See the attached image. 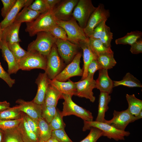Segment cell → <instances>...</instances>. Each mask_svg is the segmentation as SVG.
I'll list each match as a JSON object with an SVG mask.
<instances>
[{
  "label": "cell",
  "instance_id": "ba28073f",
  "mask_svg": "<svg viewBox=\"0 0 142 142\" xmlns=\"http://www.w3.org/2000/svg\"><path fill=\"white\" fill-rule=\"evenodd\" d=\"M29 52L28 55L18 61L20 69L30 70L40 69L45 71L47 66L46 57L37 52Z\"/></svg>",
  "mask_w": 142,
  "mask_h": 142
},
{
  "label": "cell",
  "instance_id": "6f0895ef",
  "mask_svg": "<svg viewBox=\"0 0 142 142\" xmlns=\"http://www.w3.org/2000/svg\"><path fill=\"white\" fill-rule=\"evenodd\" d=\"M45 142L43 141V142Z\"/></svg>",
  "mask_w": 142,
  "mask_h": 142
},
{
  "label": "cell",
  "instance_id": "7a4b0ae2",
  "mask_svg": "<svg viewBox=\"0 0 142 142\" xmlns=\"http://www.w3.org/2000/svg\"><path fill=\"white\" fill-rule=\"evenodd\" d=\"M36 39L28 45L27 51L35 52L47 57L57 39L49 32H42L38 33Z\"/></svg>",
  "mask_w": 142,
  "mask_h": 142
},
{
  "label": "cell",
  "instance_id": "e575fe53",
  "mask_svg": "<svg viewBox=\"0 0 142 142\" xmlns=\"http://www.w3.org/2000/svg\"><path fill=\"white\" fill-rule=\"evenodd\" d=\"M7 45L9 48L18 62L29 53V52L26 51L20 46L19 43Z\"/></svg>",
  "mask_w": 142,
  "mask_h": 142
},
{
  "label": "cell",
  "instance_id": "db71d44e",
  "mask_svg": "<svg viewBox=\"0 0 142 142\" xmlns=\"http://www.w3.org/2000/svg\"><path fill=\"white\" fill-rule=\"evenodd\" d=\"M2 29L0 24V50L1 49V43L2 41Z\"/></svg>",
  "mask_w": 142,
  "mask_h": 142
},
{
  "label": "cell",
  "instance_id": "60d3db41",
  "mask_svg": "<svg viewBox=\"0 0 142 142\" xmlns=\"http://www.w3.org/2000/svg\"><path fill=\"white\" fill-rule=\"evenodd\" d=\"M49 32L57 39L68 40L66 32L57 24L53 27Z\"/></svg>",
  "mask_w": 142,
  "mask_h": 142
},
{
  "label": "cell",
  "instance_id": "83f0119b",
  "mask_svg": "<svg viewBox=\"0 0 142 142\" xmlns=\"http://www.w3.org/2000/svg\"><path fill=\"white\" fill-rule=\"evenodd\" d=\"M126 97L128 105L127 109L132 115L136 116L142 111V100L137 98L134 94H126Z\"/></svg>",
  "mask_w": 142,
  "mask_h": 142
},
{
  "label": "cell",
  "instance_id": "4dcf8cb0",
  "mask_svg": "<svg viewBox=\"0 0 142 142\" xmlns=\"http://www.w3.org/2000/svg\"><path fill=\"white\" fill-rule=\"evenodd\" d=\"M142 32L139 31L128 33L124 36L115 40L116 44H129L130 45L139 39L141 38Z\"/></svg>",
  "mask_w": 142,
  "mask_h": 142
},
{
  "label": "cell",
  "instance_id": "11a10c76",
  "mask_svg": "<svg viewBox=\"0 0 142 142\" xmlns=\"http://www.w3.org/2000/svg\"><path fill=\"white\" fill-rule=\"evenodd\" d=\"M45 142H59L55 138L51 137Z\"/></svg>",
  "mask_w": 142,
  "mask_h": 142
},
{
  "label": "cell",
  "instance_id": "4316f807",
  "mask_svg": "<svg viewBox=\"0 0 142 142\" xmlns=\"http://www.w3.org/2000/svg\"><path fill=\"white\" fill-rule=\"evenodd\" d=\"M113 87L123 86L129 88L142 87L140 82L129 72L127 73L123 79L120 81H114Z\"/></svg>",
  "mask_w": 142,
  "mask_h": 142
},
{
  "label": "cell",
  "instance_id": "6da1fadb",
  "mask_svg": "<svg viewBox=\"0 0 142 142\" xmlns=\"http://www.w3.org/2000/svg\"><path fill=\"white\" fill-rule=\"evenodd\" d=\"M53 10H49L41 14L31 22L26 23L25 31L30 36H33L40 32H49L53 27L57 24V19L54 14Z\"/></svg>",
  "mask_w": 142,
  "mask_h": 142
},
{
  "label": "cell",
  "instance_id": "9f6ffc18",
  "mask_svg": "<svg viewBox=\"0 0 142 142\" xmlns=\"http://www.w3.org/2000/svg\"><path fill=\"white\" fill-rule=\"evenodd\" d=\"M142 111H141L136 116H135V120H137L142 118Z\"/></svg>",
  "mask_w": 142,
  "mask_h": 142
},
{
  "label": "cell",
  "instance_id": "d590c367",
  "mask_svg": "<svg viewBox=\"0 0 142 142\" xmlns=\"http://www.w3.org/2000/svg\"><path fill=\"white\" fill-rule=\"evenodd\" d=\"M42 107V118L49 124L56 113V107L47 106L43 104Z\"/></svg>",
  "mask_w": 142,
  "mask_h": 142
},
{
  "label": "cell",
  "instance_id": "ffe728a7",
  "mask_svg": "<svg viewBox=\"0 0 142 142\" xmlns=\"http://www.w3.org/2000/svg\"><path fill=\"white\" fill-rule=\"evenodd\" d=\"M78 46L82 49L83 51V73L81 80H83L88 76V68L91 62L94 59H97V56L91 49L89 43V39L87 41L80 42Z\"/></svg>",
  "mask_w": 142,
  "mask_h": 142
},
{
  "label": "cell",
  "instance_id": "484cf974",
  "mask_svg": "<svg viewBox=\"0 0 142 142\" xmlns=\"http://www.w3.org/2000/svg\"><path fill=\"white\" fill-rule=\"evenodd\" d=\"M62 94L49 84L46 93L43 104L46 106L56 107L58 100L62 98Z\"/></svg>",
  "mask_w": 142,
  "mask_h": 142
},
{
  "label": "cell",
  "instance_id": "f6af8a7d",
  "mask_svg": "<svg viewBox=\"0 0 142 142\" xmlns=\"http://www.w3.org/2000/svg\"><path fill=\"white\" fill-rule=\"evenodd\" d=\"M24 116L27 122L29 128L38 138L39 129L38 122L25 114H24Z\"/></svg>",
  "mask_w": 142,
  "mask_h": 142
},
{
  "label": "cell",
  "instance_id": "f5cc1de1",
  "mask_svg": "<svg viewBox=\"0 0 142 142\" xmlns=\"http://www.w3.org/2000/svg\"><path fill=\"white\" fill-rule=\"evenodd\" d=\"M4 133V131L0 129V142H2Z\"/></svg>",
  "mask_w": 142,
  "mask_h": 142
},
{
  "label": "cell",
  "instance_id": "bcb514c9",
  "mask_svg": "<svg viewBox=\"0 0 142 142\" xmlns=\"http://www.w3.org/2000/svg\"><path fill=\"white\" fill-rule=\"evenodd\" d=\"M0 78L4 80L10 88L15 83V80L12 78L10 75L5 71L0 62Z\"/></svg>",
  "mask_w": 142,
  "mask_h": 142
},
{
  "label": "cell",
  "instance_id": "cb8c5ba5",
  "mask_svg": "<svg viewBox=\"0 0 142 142\" xmlns=\"http://www.w3.org/2000/svg\"><path fill=\"white\" fill-rule=\"evenodd\" d=\"M24 142H38L37 136L31 130L23 116V119L17 127Z\"/></svg>",
  "mask_w": 142,
  "mask_h": 142
},
{
  "label": "cell",
  "instance_id": "d6a6232c",
  "mask_svg": "<svg viewBox=\"0 0 142 142\" xmlns=\"http://www.w3.org/2000/svg\"><path fill=\"white\" fill-rule=\"evenodd\" d=\"M18 109L17 106L0 112V120H13L22 118L24 115Z\"/></svg>",
  "mask_w": 142,
  "mask_h": 142
},
{
  "label": "cell",
  "instance_id": "1f68e13d",
  "mask_svg": "<svg viewBox=\"0 0 142 142\" xmlns=\"http://www.w3.org/2000/svg\"><path fill=\"white\" fill-rule=\"evenodd\" d=\"M89 44L93 52L97 56L104 53H113L111 48L106 47L99 39L89 38Z\"/></svg>",
  "mask_w": 142,
  "mask_h": 142
},
{
  "label": "cell",
  "instance_id": "f907efd6",
  "mask_svg": "<svg viewBox=\"0 0 142 142\" xmlns=\"http://www.w3.org/2000/svg\"><path fill=\"white\" fill-rule=\"evenodd\" d=\"M49 10H52L57 4L59 3L61 1L60 0H45Z\"/></svg>",
  "mask_w": 142,
  "mask_h": 142
},
{
  "label": "cell",
  "instance_id": "74e56055",
  "mask_svg": "<svg viewBox=\"0 0 142 142\" xmlns=\"http://www.w3.org/2000/svg\"><path fill=\"white\" fill-rule=\"evenodd\" d=\"M88 136L80 142H96L101 136H103V131L97 128L92 127Z\"/></svg>",
  "mask_w": 142,
  "mask_h": 142
},
{
  "label": "cell",
  "instance_id": "f35d334b",
  "mask_svg": "<svg viewBox=\"0 0 142 142\" xmlns=\"http://www.w3.org/2000/svg\"><path fill=\"white\" fill-rule=\"evenodd\" d=\"M28 7L40 14L44 13L49 10L45 0H36L33 1Z\"/></svg>",
  "mask_w": 142,
  "mask_h": 142
},
{
  "label": "cell",
  "instance_id": "f546056e",
  "mask_svg": "<svg viewBox=\"0 0 142 142\" xmlns=\"http://www.w3.org/2000/svg\"><path fill=\"white\" fill-rule=\"evenodd\" d=\"M39 129V142H45L51 137L52 130L49 124L42 118L38 121Z\"/></svg>",
  "mask_w": 142,
  "mask_h": 142
},
{
  "label": "cell",
  "instance_id": "836d02e7",
  "mask_svg": "<svg viewBox=\"0 0 142 142\" xmlns=\"http://www.w3.org/2000/svg\"><path fill=\"white\" fill-rule=\"evenodd\" d=\"M2 142H24L17 128L4 131Z\"/></svg>",
  "mask_w": 142,
  "mask_h": 142
},
{
  "label": "cell",
  "instance_id": "4fadbf2b",
  "mask_svg": "<svg viewBox=\"0 0 142 142\" xmlns=\"http://www.w3.org/2000/svg\"><path fill=\"white\" fill-rule=\"evenodd\" d=\"M75 83L77 89L76 96L84 98L93 103L95 97L93 90L95 88V80L93 77L87 76L85 79Z\"/></svg>",
  "mask_w": 142,
  "mask_h": 142
},
{
  "label": "cell",
  "instance_id": "816d5d0a",
  "mask_svg": "<svg viewBox=\"0 0 142 142\" xmlns=\"http://www.w3.org/2000/svg\"><path fill=\"white\" fill-rule=\"evenodd\" d=\"M10 104L6 101L0 102V112L9 108Z\"/></svg>",
  "mask_w": 142,
  "mask_h": 142
},
{
  "label": "cell",
  "instance_id": "7402d4cb",
  "mask_svg": "<svg viewBox=\"0 0 142 142\" xmlns=\"http://www.w3.org/2000/svg\"><path fill=\"white\" fill-rule=\"evenodd\" d=\"M67 82H60L53 79H48L49 84L62 94L68 95L72 97L76 95L77 89L75 83L70 79Z\"/></svg>",
  "mask_w": 142,
  "mask_h": 142
},
{
  "label": "cell",
  "instance_id": "f1b7e54d",
  "mask_svg": "<svg viewBox=\"0 0 142 142\" xmlns=\"http://www.w3.org/2000/svg\"><path fill=\"white\" fill-rule=\"evenodd\" d=\"M97 60L102 69H111L116 63L114 57V52L101 54L97 56Z\"/></svg>",
  "mask_w": 142,
  "mask_h": 142
},
{
  "label": "cell",
  "instance_id": "ac0fdd59",
  "mask_svg": "<svg viewBox=\"0 0 142 142\" xmlns=\"http://www.w3.org/2000/svg\"><path fill=\"white\" fill-rule=\"evenodd\" d=\"M1 49L2 56L7 63L8 73L9 75L16 73L20 69L18 62L9 48L6 43L2 40Z\"/></svg>",
  "mask_w": 142,
  "mask_h": 142
},
{
  "label": "cell",
  "instance_id": "7c38bea8",
  "mask_svg": "<svg viewBox=\"0 0 142 142\" xmlns=\"http://www.w3.org/2000/svg\"><path fill=\"white\" fill-rule=\"evenodd\" d=\"M59 55L67 63L71 62L78 53L79 46L68 40L57 39L55 43Z\"/></svg>",
  "mask_w": 142,
  "mask_h": 142
},
{
  "label": "cell",
  "instance_id": "3957f363",
  "mask_svg": "<svg viewBox=\"0 0 142 142\" xmlns=\"http://www.w3.org/2000/svg\"><path fill=\"white\" fill-rule=\"evenodd\" d=\"M83 131L89 130L92 127L97 128L103 133V136L116 141L124 140L125 137L129 136L130 133L128 131H122L117 129L113 126L103 122L84 120Z\"/></svg>",
  "mask_w": 142,
  "mask_h": 142
},
{
  "label": "cell",
  "instance_id": "ab89813d",
  "mask_svg": "<svg viewBox=\"0 0 142 142\" xmlns=\"http://www.w3.org/2000/svg\"><path fill=\"white\" fill-rule=\"evenodd\" d=\"M113 39V33L111 32L110 27L106 25L99 39L106 47L111 48Z\"/></svg>",
  "mask_w": 142,
  "mask_h": 142
},
{
  "label": "cell",
  "instance_id": "8fae6325",
  "mask_svg": "<svg viewBox=\"0 0 142 142\" xmlns=\"http://www.w3.org/2000/svg\"><path fill=\"white\" fill-rule=\"evenodd\" d=\"M113 117L109 120H106L104 122L119 130L125 131L129 123L135 121V117L132 115L128 109L121 111L114 110Z\"/></svg>",
  "mask_w": 142,
  "mask_h": 142
},
{
  "label": "cell",
  "instance_id": "7bdbcfd3",
  "mask_svg": "<svg viewBox=\"0 0 142 142\" xmlns=\"http://www.w3.org/2000/svg\"><path fill=\"white\" fill-rule=\"evenodd\" d=\"M51 137L59 142H73L66 134L64 129L52 130Z\"/></svg>",
  "mask_w": 142,
  "mask_h": 142
},
{
  "label": "cell",
  "instance_id": "d6986e66",
  "mask_svg": "<svg viewBox=\"0 0 142 142\" xmlns=\"http://www.w3.org/2000/svg\"><path fill=\"white\" fill-rule=\"evenodd\" d=\"M95 88L100 92L110 94L113 91V82L109 76L108 70L101 69L99 70L98 78L95 80Z\"/></svg>",
  "mask_w": 142,
  "mask_h": 142
},
{
  "label": "cell",
  "instance_id": "5bb4252c",
  "mask_svg": "<svg viewBox=\"0 0 142 142\" xmlns=\"http://www.w3.org/2000/svg\"><path fill=\"white\" fill-rule=\"evenodd\" d=\"M78 1L66 0L61 1L58 5L53 10L57 20L67 21L71 19L73 10Z\"/></svg>",
  "mask_w": 142,
  "mask_h": 142
},
{
  "label": "cell",
  "instance_id": "277c9868",
  "mask_svg": "<svg viewBox=\"0 0 142 142\" xmlns=\"http://www.w3.org/2000/svg\"><path fill=\"white\" fill-rule=\"evenodd\" d=\"M72 97L69 95L62 94V98L64 99V101L63 103L62 111L60 112L61 117L63 118L64 116L73 115L81 118L83 120L93 121L92 113L76 104L72 100Z\"/></svg>",
  "mask_w": 142,
  "mask_h": 142
},
{
  "label": "cell",
  "instance_id": "9a60e30c",
  "mask_svg": "<svg viewBox=\"0 0 142 142\" xmlns=\"http://www.w3.org/2000/svg\"><path fill=\"white\" fill-rule=\"evenodd\" d=\"M16 103L19 104L17 106L20 111L37 121L38 122L39 119L42 118V105L37 104L32 101L27 102L21 99L17 100Z\"/></svg>",
  "mask_w": 142,
  "mask_h": 142
},
{
  "label": "cell",
  "instance_id": "c3c4849f",
  "mask_svg": "<svg viewBox=\"0 0 142 142\" xmlns=\"http://www.w3.org/2000/svg\"><path fill=\"white\" fill-rule=\"evenodd\" d=\"M107 20L104 21L97 26L93 31V33L90 37L100 39L105 26Z\"/></svg>",
  "mask_w": 142,
  "mask_h": 142
},
{
  "label": "cell",
  "instance_id": "2e32d148",
  "mask_svg": "<svg viewBox=\"0 0 142 142\" xmlns=\"http://www.w3.org/2000/svg\"><path fill=\"white\" fill-rule=\"evenodd\" d=\"M33 1L32 0H17L16 2L6 17L0 23L2 30L11 25L14 22V20L23 7H28Z\"/></svg>",
  "mask_w": 142,
  "mask_h": 142
},
{
  "label": "cell",
  "instance_id": "5b68a950",
  "mask_svg": "<svg viewBox=\"0 0 142 142\" xmlns=\"http://www.w3.org/2000/svg\"><path fill=\"white\" fill-rule=\"evenodd\" d=\"M57 23L64 29L67 33L68 40L71 42L78 46L80 42L88 40L89 38L85 36L83 29L73 17L67 21L57 20Z\"/></svg>",
  "mask_w": 142,
  "mask_h": 142
},
{
  "label": "cell",
  "instance_id": "681fc988",
  "mask_svg": "<svg viewBox=\"0 0 142 142\" xmlns=\"http://www.w3.org/2000/svg\"><path fill=\"white\" fill-rule=\"evenodd\" d=\"M130 51L134 54H138L142 53V39H139L131 45Z\"/></svg>",
  "mask_w": 142,
  "mask_h": 142
},
{
  "label": "cell",
  "instance_id": "ee69618b",
  "mask_svg": "<svg viewBox=\"0 0 142 142\" xmlns=\"http://www.w3.org/2000/svg\"><path fill=\"white\" fill-rule=\"evenodd\" d=\"M17 0H1L3 7L1 10V15L4 19L15 4Z\"/></svg>",
  "mask_w": 142,
  "mask_h": 142
},
{
  "label": "cell",
  "instance_id": "44dd1931",
  "mask_svg": "<svg viewBox=\"0 0 142 142\" xmlns=\"http://www.w3.org/2000/svg\"><path fill=\"white\" fill-rule=\"evenodd\" d=\"M21 23L14 22L12 24L3 30L2 40L7 44L19 43L21 40L19 36Z\"/></svg>",
  "mask_w": 142,
  "mask_h": 142
},
{
  "label": "cell",
  "instance_id": "e0dca14e",
  "mask_svg": "<svg viewBox=\"0 0 142 142\" xmlns=\"http://www.w3.org/2000/svg\"><path fill=\"white\" fill-rule=\"evenodd\" d=\"M48 79L44 73H39L36 79L35 83L38 86L37 91L32 101L37 104L42 105L44 103L46 93L49 84Z\"/></svg>",
  "mask_w": 142,
  "mask_h": 142
},
{
  "label": "cell",
  "instance_id": "d4e9b609",
  "mask_svg": "<svg viewBox=\"0 0 142 142\" xmlns=\"http://www.w3.org/2000/svg\"><path fill=\"white\" fill-rule=\"evenodd\" d=\"M40 14L28 7H25L18 14L14 22L21 23L30 22L36 19Z\"/></svg>",
  "mask_w": 142,
  "mask_h": 142
},
{
  "label": "cell",
  "instance_id": "b9f144b4",
  "mask_svg": "<svg viewBox=\"0 0 142 142\" xmlns=\"http://www.w3.org/2000/svg\"><path fill=\"white\" fill-rule=\"evenodd\" d=\"M61 117L60 112L58 110L53 119L49 124L52 130L64 129V124Z\"/></svg>",
  "mask_w": 142,
  "mask_h": 142
},
{
  "label": "cell",
  "instance_id": "52a82bcc",
  "mask_svg": "<svg viewBox=\"0 0 142 142\" xmlns=\"http://www.w3.org/2000/svg\"><path fill=\"white\" fill-rule=\"evenodd\" d=\"M109 10L106 9L104 5L99 4L90 16L83 31L86 36L90 37L95 28L103 21L107 20L110 16Z\"/></svg>",
  "mask_w": 142,
  "mask_h": 142
},
{
  "label": "cell",
  "instance_id": "8d00e7d4",
  "mask_svg": "<svg viewBox=\"0 0 142 142\" xmlns=\"http://www.w3.org/2000/svg\"><path fill=\"white\" fill-rule=\"evenodd\" d=\"M23 118V116L21 118L15 120H0V129L4 131L17 128L22 121Z\"/></svg>",
  "mask_w": 142,
  "mask_h": 142
},
{
  "label": "cell",
  "instance_id": "8992f818",
  "mask_svg": "<svg viewBox=\"0 0 142 142\" xmlns=\"http://www.w3.org/2000/svg\"><path fill=\"white\" fill-rule=\"evenodd\" d=\"M96 8L91 0H79L72 13L73 17L83 29L85 27L90 16Z\"/></svg>",
  "mask_w": 142,
  "mask_h": 142
},
{
  "label": "cell",
  "instance_id": "603a6c76",
  "mask_svg": "<svg viewBox=\"0 0 142 142\" xmlns=\"http://www.w3.org/2000/svg\"><path fill=\"white\" fill-rule=\"evenodd\" d=\"M111 96L107 93L100 92L99 99L98 113L95 121L104 122L105 113L108 111V104L111 100Z\"/></svg>",
  "mask_w": 142,
  "mask_h": 142
},
{
  "label": "cell",
  "instance_id": "7dc6e473",
  "mask_svg": "<svg viewBox=\"0 0 142 142\" xmlns=\"http://www.w3.org/2000/svg\"><path fill=\"white\" fill-rule=\"evenodd\" d=\"M101 69V68L97 59L93 60L88 66L87 76L93 77L95 72L97 70Z\"/></svg>",
  "mask_w": 142,
  "mask_h": 142
},
{
  "label": "cell",
  "instance_id": "9c48e42d",
  "mask_svg": "<svg viewBox=\"0 0 142 142\" xmlns=\"http://www.w3.org/2000/svg\"><path fill=\"white\" fill-rule=\"evenodd\" d=\"M46 57L47 66L45 73L49 79L52 80L61 72L64 66L55 44Z\"/></svg>",
  "mask_w": 142,
  "mask_h": 142
},
{
  "label": "cell",
  "instance_id": "30bf717a",
  "mask_svg": "<svg viewBox=\"0 0 142 142\" xmlns=\"http://www.w3.org/2000/svg\"><path fill=\"white\" fill-rule=\"evenodd\" d=\"M81 52H78L71 62L54 79L60 82H65L72 77L82 76L83 70L80 67Z\"/></svg>",
  "mask_w": 142,
  "mask_h": 142
}]
</instances>
